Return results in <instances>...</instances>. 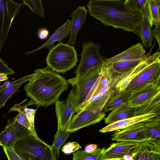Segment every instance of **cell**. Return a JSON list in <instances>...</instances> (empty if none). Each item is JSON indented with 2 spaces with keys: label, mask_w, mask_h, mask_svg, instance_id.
Listing matches in <instances>:
<instances>
[{
  "label": "cell",
  "mask_w": 160,
  "mask_h": 160,
  "mask_svg": "<svg viewBox=\"0 0 160 160\" xmlns=\"http://www.w3.org/2000/svg\"><path fill=\"white\" fill-rule=\"evenodd\" d=\"M90 16L106 26L132 32L143 13L134 10L125 0H91L87 5Z\"/></svg>",
  "instance_id": "obj_1"
},
{
  "label": "cell",
  "mask_w": 160,
  "mask_h": 160,
  "mask_svg": "<svg viewBox=\"0 0 160 160\" xmlns=\"http://www.w3.org/2000/svg\"><path fill=\"white\" fill-rule=\"evenodd\" d=\"M34 73V77L25 85L24 90L37 107H47L55 104L68 88V80L48 66L36 69Z\"/></svg>",
  "instance_id": "obj_2"
},
{
  "label": "cell",
  "mask_w": 160,
  "mask_h": 160,
  "mask_svg": "<svg viewBox=\"0 0 160 160\" xmlns=\"http://www.w3.org/2000/svg\"><path fill=\"white\" fill-rule=\"evenodd\" d=\"M13 150L23 160H57L51 145L37 138L32 133L18 140Z\"/></svg>",
  "instance_id": "obj_3"
},
{
  "label": "cell",
  "mask_w": 160,
  "mask_h": 160,
  "mask_svg": "<svg viewBox=\"0 0 160 160\" xmlns=\"http://www.w3.org/2000/svg\"><path fill=\"white\" fill-rule=\"evenodd\" d=\"M114 77L108 64L103 61L100 75L84 101L77 108L76 113L99 100L126 77L130 72Z\"/></svg>",
  "instance_id": "obj_4"
},
{
  "label": "cell",
  "mask_w": 160,
  "mask_h": 160,
  "mask_svg": "<svg viewBox=\"0 0 160 160\" xmlns=\"http://www.w3.org/2000/svg\"><path fill=\"white\" fill-rule=\"evenodd\" d=\"M115 89L111 90L99 100L73 116L66 131L70 133L99 123L104 118L105 113L102 110L107 102L115 94Z\"/></svg>",
  "instance_id": "obj_5"
},
{
  "label": "cell",
  "mask_w": 160,
  "mask_h": 160,
  "mask_svg": "<svg viewBox=\"0 0 160 160\" xmlns=\"http://www.w3.org/2000/svg\"><path fill=\"white\" fill-rule=\"evenodd\" d=\"M78 61L74 46L59 43L50 50L46 59L47 66L58 73H65L74 67Z\"/></svg>",
  "instance_id": "obj_6"
},
{
  "label": "cell",
  "mask_w": 160,
  "mask_h": 160,
  "mask_svg": "<svg viewBox=\"0 0 160 160\" xmlns=\"http://www.w3.org/2000/svg\"><path fill=\"white\" fill-rule=\"evenodd\" d=\"M103 61L92 66L81 76L68 80L72 86L78 106L84 101L99 76Z\"/></svg>",
  "instance_id": "obj_7"
},
{
  "label": "cell",
  "mask_w": 160,
  "mask_h": 160,
  "mask_svg": "<svg viewBox=\"0 0 160 160\" xmlns=\"http://www.w3.org/2000/svg\"><path fill=\"white\" fill-rule=\"evenodd\" d=\"M22 4L11 0H0V52L13 21Z\"/></svg>",
  "instance_id": "obj_8"
},
{
  "label": "cell",
  "mask_w": 160,
  "mask_h": 160,
  "mask_svg": "<svg viewBox=\"0 0 160 160\" xmlns=\"http://www.w3.org/2000/svg\"><path fill=\"white\" fill-rule=\"evenodd\" d=\"M100 45L91 41H84L82 44L81 59L74 73L76 76L82 75L92 66L102 62L104 57L100 53Z\"/></svg>",
  "instance_id": "obj_9"
},
{
  "label": "cell",
  "mask_w": 160,
  "mask_h": 160,
  "mask_svg": "<svg viewBox=\"0 0 160 160\" xmlns=\"http://www.w3.org/2000/svg\"><path fill=\"white\" fill-rule=\"evenodd\" d=\"M57 118L58 130L65 131L72 118L77 112L78 102L74 91H70L64 101H57L55 103Z\"/></svg>",
  "instance_id": "obj_10"
},
{
  "label": "cell",
  "mask_w": 160,
  "mask_h": 160,
  "mask_svg": "<svg viewBox=\"0 0 160 160\" xmlns=\"http://www.w3.org/2000/svg\"><path fill=\"white\" fill-rule=\"evenodd\" d=\"M32 133L13 118L8 119L4 129L0 133V146L13 149L19 140Z\"/></svg>",
  "instance_id": "obj_11"
},
{
  "label": "cell",
  "mask_w": 160,
  "mask_h": 160,
  "mask_svg": "<svg viewBox=\"0 0 160 160\" xmlns=\"http://www.w3.org/2000/svg\"><path fill=\"white\" fill-rule=\"evenodd\" d=\"M160 59L140 72L130 82L125 91L132 90L146 84L160 85Z\"/></svg>",
  "instance_id": "obj_12"
},
{
  "label": "cell",
  "mask_w": 160,
  "mask_h": 160,
  "mask_svg": "<svg viewBox=\"0 0 160 160\" xmlns=\"http://www.w3.org/2000/svg\"><path fill=\"white\" fill-rule=\"evenodd\" d=\"M160 92V85L146 84L132 91L128 103L132 107L139 108L143 105Z\"/></svg>",
  "instance_id": "obj_13"
},
{
  "label": "cell",
  "mask_w": 160,
  "mask_h": 160,
  "mask_svg": "<svg viewBox=\"0 0 160 160\" xmlns=\"http://www.w3.org/2000/svg\"><path fill=\"white\" fill-rule=\"evenodd\" d=\"M111 140L117 141H128L138 143L146 141L143 122L132 125L112 135Z\"/></svg>",
  "instance_id": "obj_14"
},
{
  "label": "cell",
  "mask_w": 160,
  "mask_h": 160,
  "mask_svg": "<svg viewBox=\"0 0 160 160\" xmlns=\"http://www.w3.org/2000/svg\"><path fill=\"white\" fill-rule=\"evenodd\" d=\"M152 49L146 54L141 61L133 69L128 75L120 81L116 86V91L118 93L124 92L131 81L140 72L147 67L160 59V53L157 51L151 54Z\"/></svg>",
  "instance_id": "obj_15"
},
{
  "label": "cell",
  "mask_w": 160,
  "mask_h": 160,
  "mask_svg": "<svg viewBox=\"0 0 160 160\" xmlns=\"http://www.w3.org/2000/svg\"><path fill=\"white\" fill-rule=\"evenodd\" d=\"M139 143L128 141H117L113 143L105 149L103 154L104 160H115L122 158L124 156L130 153Z\"/></svg>",
  "instance_id": "obj_16"
},
{
  "label": "cell",
  "mask_w": 160,
  "mask_h": 160,
  "mask_svg": "<svg viewBox=\"0 0 160 160\" xmlns=\"http://www.w3.org/2000/svg\"><path fill=\"white\" fill-rule=\"evenodd\" d=\"M146 51L141 43L133 45L123 52L109 58L104 59L108 64L121 62L139 60L146 55Z\"/></svg>",
  "instance_id": "obj_17"
},
{
  "label": "cell",
  "mask_w": 160,
  "mask_h": 160,
  "mask_svg": "<svg viewBox=\"0 0 160 160\" xmlns=\"http://www.w3.org/2000/svg\"><path fill=\"white\" fill-rule=\"evenodd\" d=\"M129 154L134 160H160V149L147 141L139 143Z\"/></svg>",
  "instance_id": "obj_18"
},
{
  "label": "cell",
  "mask_w": 160,
  "mask_h": 160,
  "mask_svg": "<svg viewBox=\"0 0 160 160\" xmlns=\"http://www.w3.org/2000/svg\"><path fill=\"white\" fill-rule=\"evenodd\" d=\"M88 10L84 6H80L72 12L69 38L68 44L74 46L78 34L85 23L88 15Z\"/></svg>",
  "instance_id": "obj_19"
},
{
  "label": "cell",
  "mask_w": 160,
  "mask_h": 160,
  "mask_svg": "<svg viewBox=\"0 0 160 160\" xmlns=\"http://www.w3.org/2000/svg\"><path fill=\"white\" fill-rule=\"evenodd\" d=\"M157 116L160 114L153 112L125 119L108 124L99 130L101 133H106L124 129L134 124L143 122Z\"/></svg>",
  "instance_id": "obj_20"
},
{
  "label": "cell",
  "mask_w": 160,
  "mask_h": 160,
  "mask_svg": "<svg viewBox=\"0 0 160 160\" xmlns=\"http://www.w3.org/2000/svg\"><path fill=\"white\" fill-rule=\"evenodd\" d=\"M35 75L34 73L27 75L13 82L8 81L0 85V109L23 83L32 80Z\"/></svg>",
  "instance_id": "obj_21"
},
{
  "label": "cell",
  "mask_w": 160,
  "mask_h": 160,
  "mask_svg": "<svg viewBox=\"0 0 160 160\" xmlns=\"http://www.w3.org/2000/svg\"><path fill=\"white\" fill-rule=\"evenodd\" d=\"M71 24V20L68 19L64 24L56 30L45 43L34 50L26 52L25 54L29 55L34 53L44 48H48L50 50L55 46L54 43L55 42L61 43L63 39L69 34Z\"/></svg>",
  "instance_id": "obj_22"
},
{
  "label": "cell",
  "mask_w": 160,
  "mask_h": 160,
  "mask_svg": "<svg viewBox=\"0 0 160 160\" xmlns=\"http://www.w3.org/2000/svg\"><path fill=\"white\" fill-rule=\"evenodd\" d=\"M140 22L133 28L132 32L137 34L141 38L143 45L146 48L151 47L155 38L153 30L149 24L148 18L144 12Z\"/></svg>",
  "instance_id": "obj_23"
},
{
  "label": "cell",
  "mask_w": 160,
  "mask_h": 160,
  "mask_svg": "<svg viewBox=\"0 0 160 160\" xmlns=\"http://www.w3.org/2000/svg\"><path fill=\"white\" fill-rule=\"evenodd\" d=\"M146 141L160 149V118L157 116L143 122Z\"/></svg>",
  "instance_id": "obj_24"
},
{
  "label": "cell",
  "mask_w": 160,
  "mask_h": 160,
  "mask_svg": "<svg viewBox=\"0 0 160 160\" xmlns=\"http://www.w3.org/2000/svg\"><path fill=\"white\" fill-rule=\"evenodd\" d=\"M137 108L130 106L128 103L123 104L113 109L105 118L106 124H110L117 121L135 116Z\"/></svg>",
  "instance_id": "obj_25"
},
{
  "label": "cell",
  "mask_w": 160,
  "mask_h": 160,
  "mask_svg": "<svg viewBox=\"0 0 160 160\" xmlns=\"http://www.w3.org/2000/svg\"><path fill=\"white\" fill-rule=\"evenodd\" d=\"M23 101L21 102L14 104L11 108L9 112L11 111H17L19 112L17 115L13 118L18 123L22 125L30 131L37 138H39L36 131L35 127L32 126L27 118L24 112V109L26 107L33 105H36V102L31 99L27 104L21 105Z\"/></svg>",
  "instance_id": "obj_26"
},
{
  "label": "cell",
  "mask_w": 160,
  "mask_h": 160,
  "mask_svg": "<svg viewBox=\"0 0 160 160\" xmlns=\"http://www.w3.org/2000/svg\"><path fill=\"white\" fill-rule=\"evenodd\" d=\"M160 0H146L143 11L145 13L150 27L160 24Z\"/></svg>",
  "instance_id": "obj_27"
},
{
  "label": "cell",
  "mask_w": 160,
  "mask_h": 160,
  "mask_svg": "<svg viewBox=\"0 0 160 160\" xmlns=\"http://www.w3.org/2000/svg\"><path fill=\"white\" fill-rule=\"evenodd\" d=\"M132 91H124L118 93L110 98L103 107L102 111L105 113L112 110L123 104L127 103Z\"/></svg>",
  "instance_id": "obj_28"
},
{
  "label": "cell",
  "mask_w": 160,
  "mask_h": 160,
  "mask_svg": "<svg viewBox=\"0 0 160 160\" xmlns=\"http://www.w3.org/2000/svg\"><path fill=\"white\" fill-rule=\"evenodd\" d=\"M142 59L139 60L121 62L108 65L113 76L116 77L132 70Z\"/></svg>",
  "instance_id": "obj_29"
},
{
  "label": "cell",
  "mask_w": 160,
  "mask_h": 160,
  "mask_svg": "<svg viewBox=\"0 0 160 160\" xmlns=\"http://www.w3.org/2000/svg\"><path fill=\"white\" fill-rule=\"evenodd\" d=\"M105 149V147L99 148L90 152L78 150L73 153L72 160H104L103 154Z\"/></svg>",
  "instance_id": "obj_30"
},
{
  "label": "cell",
  "mask_w": 160,
  "mask_h": 160,
  "mask_svg": "<svg viewBox=\"0 0 160 160\" xmlns=\"http://www.w3.org/2000/svg\"><path fill=\"white\" fill-rule=\"evenodd\" d=\"M160 105V92L142 106L137 108L134 116L147 114L150 112H155L154 109Z\"/></svg>",
  "instance_id": "obj_31"
},
{
  "label": "cell",
  "mask_w": 160,
  "mask_h": 160,
  "mask_svg": "<svg viewBox=\"0 0 160 160\" xmlns=\"http://www.w3.org/2000/svg\"><path fill=\"white\" fill-rule=\"evenodd\" d=\"M70 133L65 131L58 130L54 137L53 143L51 147L54 151L58 159L59 155V150L61 146L63 144L70 136Z\"/></svg>",
  "instance_id": "obj_32"
},
{
  "label": "cell",
  "mask_w": 160,
  "mask_h": 160,
  "mask_svg": "<svg viewBox=\"0 0 160 160\" xmlns=\"http://www.w3.org/2000/svg\"><path fill=\"white\" fill-rule=\"evenodd\" d=\"M22 1L33 12L42 18L44 17V10L42 0H23Z\"/></svg>",
  "instance_id": "obj_33"
},
{
  "label": "cell",
  "mask_w": 160,
  "mask_h": 160,
  "mask_svg": "<svg viewBox=\"0 0 160 160\" xmlns=\"http://www.w3.org/2000/svg\"><path fill=\"white\" fill-rule=\"evenodd\" d=\"M146 0H125L126 3L132 9L142 13Z\"/></svg>",
  "instance_id": "obj_34"
},
{
  "label": "cell",
  "mask_w": 160,
  "mask_h": 160,
  "mask_svg": "<svg viewBox=\"0 0 160 160\" xmlns=\"http://www.w3.org/2000/svg\"><path fill=\"white\" fill-rule=\"evenodd\" d=\"M82 148L79 143L76 142H71L66 143L62 148V151L68 155L74 153Z\"/></svg>",
  "instance_id": "obj_35"
},
{
  "label": "cell",
  "mask_w": 160,
  "mask_h": 160,
  "mask_svg": "<svg viewBox=\"0 0 160 160\" xmlns=\"http://www.w3.org/2000/svg\"><path fill=\"white\" fill-rule=\"evenodd\" d=\"M37 109L28 108L26 107L24 110L26 117L32 126L34 127V121L35 113Z\"/></svg>",
  "instance_id": "obj_36"
},
{
  "label": "cell",
  "mask_w": 160,
  "mask_h": 160,
  "mask_svg": "<svg viewBox=\"0 0 160 160\" xmlns=\"http://www.w3.org/2000/svg\"><path fill=\"white\" fill-rule=\"evenodd\" d=\"M8 160H23L15 153L13 149L2 147Z\"/></svg>",
  "instance_id": "obj_37"
},
{
  "label": "cell",
  "mask_w": 160,
  "mask_h": 160,
  "mask_svg": "<svg viewBox=\"0 0 160 160\" xmlns=\"http://www.w3.org/2000/svg\"><path fill=\"white\" fill-rule=\"evenodd\" d=\"M14 71L9 67L0 58V74L12 75L14 73Z\"/></svg>",
  "instance_id": "obj_38"
},
{
  "label": "cell",
  "mask_w": 160,
  "mask_h": 160,
  "mask_svg": "<svg viewBox=\"0 0 160 160\" xmlns=\"http://www.w3.org/2000/svg\"><path fill=\"white\" fill-rule=\"evenodd\" d=\"M49 34L48 30L45 28H41L38 31V38L42 40H44L47 38Z\"/></svg>",
  "instance_id": "obj_39"
},
{
  "label": "cell",
  "mask_w": 160,
  "mask_h": 160,
  "mask_svg": "<svg viewBox=\"0 0 160 160\" xmlns=\"http://www.w3.org/2000/svg\"><path fill=\"white\" fill-rule=\"evenodd\" d=\"M160 25L159 24L156 26V27L153 30L155 38L158 42V43L159 46V49L160 47Z\"/></svg>",
  "instance_id": "obj_40"
},
{
  "label": "cell",
  "mask_w": 160,
  "mask_h": 160,
  "mask_svg": "<svg viewBox=\"0 0 160 160\" xmlns=\"http://www.w3.org/2000/svg\"><path fill=\"white\" fill-rule=\"evenodd\" d=\"M98 148V146L96 144H90L86 146L84 150L88 152H92Z\"/></svg>",
  "instance_id": "obj_41"
},
{
  "label": "cell",
  "mask_w": 160,
  "mask_h": 160,
  "mask_svg": "<svg viewBox=\"0 0 160 160\" xmlns=\"http://www.w3.org/2000/svg\"><path fill=\"white\" fill-rule=\"evenodd\" d=\"M123 160H134L132 156L129 154L125 155L122 158Z\"/></svg>",
  "instance_id": "obj_42"
},
{
  "label": "cell",
  "mask_w": 160,
  "mask_h": 160,
  "mask_svg": "<svg viewBox=\"0 0 160 160\" xmlns=\"http://www.w3.org/2000/svg\"><path fill=\"white\" fill-rule=\"evenodd\" d=\"M8 79V75L6 74H0V81L7 80Z\"/></svg>",
  "instance_id": "obj_43"
},
{
  "label": "cell",
  "mask_w": 160,
  "mask_h": 160,
  "mask_svg": "<svg viewBox=\"0 0 160 160\" xmlns=\"http://www.w3.org/2000/svg\"><path fill=\"white\" fill-rule=\"evenodd\" d=\"M115 160H123V159L122 158H118V159H116Z\"/></svg>",
  "instance_id": "obj_44"
}]
</instances>
